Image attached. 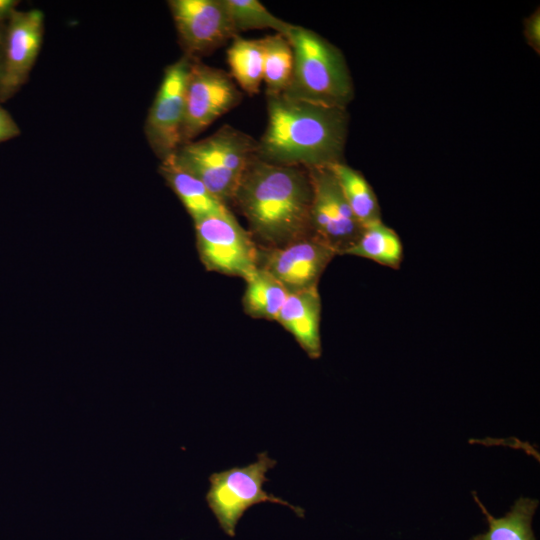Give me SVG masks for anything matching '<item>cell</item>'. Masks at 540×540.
Returning <instances> with one entry per match:
<instances>
[{
	"instance_id": "6da1fadb",
	"label": "cell",
	"mask_w": 540,
	"mask_h": 540,
	"mask_svg": "<svg viewBox=\"0 0 540 540\" xmlns=\"http://www.w3.org/2000/svg\"><path fill=\"white\" fill-rule=\"evenodd\" d=\"M312 189L305 168L255 157L243 173L233 201L251 235L275 248L311 235Z\"/></svg>"
},
{
	"instance_id": "7a4b0ae2",
	"label": "cell",
	"mask_w": 540,
	"mask_h": 540,
	"mask_svg": "<svg viewBox=\"0 0 540 540\" xmlns=\"http://www.w3.org/2000/svg\"><path fill=\"white\" fill-rule=\"evenodd\" d=\"M268 122L258 140L262 161L305 169L342 162L348 113L346 109L267 96Z\"/></svg>"
},
{
	"instance_id": "3957f363",
	"label": "cell",
	"mask_w": 540,
	"mask_h": 540,
	"mask_svg": "<svg viewBox=\"0 0 540 540\" xmlns=\"http://www.w3.org/2000/svg\"><path fill=\"white\" fill-rule=\"evenodd\" d=\"M294 54L284 97L346 109L353 99L352 78L341 51L316 32L295 25L287 38Z\"/></svg>"
},
{
	"instance_id": "277c9868",
	"label": "cell",
	"mask_w": 540,
	"mask_h": 540,
	"mask_svg": "<svg viewBox=\"0 0 540 540\" xmlns=\"http://www.w3.org/2000/svg\"><path fill=\"white\" fill-rule=\"evenodd\" d=\"M257 147L258 140L224 125L204 139L181 145L173 157L226 204L233 201L243 173L256 157Z\"/></svg>"
},
{
	"instance_id": "5b68a950",
	"label": "cell",
	"mask_w": 540,
	"mask_h": 540,
	"mask_svg": "<svg viewBox=\"0 0 540 540\" xmlns=\"http://www.w3.org/2000/svg\"><path fill=\"white\" fill-rule=\"evenodd\" d=\"M276 464L277 461L264 451L257 455V460L253 463L242 467L234 466L210 475V486L205 499L226 535L234 537L237 524L245 512L263 502L288 506L298 517H304V509L263 489L264 483L269 480L266 473Z\"/></svg>"
},
{
	"instance_id": "8992f818",
	"label": "cell",
	"mask_w": 540,
	"mask_h": 540,
	"mask_svg": "<svg viewBox=\"0 0 540 540\" xmlns=\"http://www.w3.org/2000/svg\"><path fill=\"white\" fill-rule=\"evenodd\" d=\"M197 247L208 270L243 278L259 266V248L232 213L195 222Z\"/></svg>"
},
{
	"instance_id": "52a82bcc",
	"label": "cell",
	"mask_w": 540,
	"mask_h": 540,
	"mask_svg": "<svg viewBox=\"0 0 540 540\" xmlns=\"http://www.w3.org/2000/svg\"><path fill=\"white\" fill-rule=\"evenodd\" d=\"M242 93L230 74L192 59L185 87L182 145L236 107Z\"/></svg>"
},
{
	"instance_id": "ba28073f",
	"label": "cell",
	"mask_w": 540,
	"mask_h": 540,
	"mask_svg": "<svg viewBox=\"0 0 540 540\" xmlns=\"http://www.w3.org/2000/svg\"><path fill=\"white\" fill-rule=\"evenodd\" d=\"M311 189V234L343 255L358 239L362 226L353 215L330 167L307 169Z\"/></svg>"
},
{
	"instance_id": "9c48e42d",
	"label": "cell",
	"mask_w": 540,
	"mask_h": 540,
	"mask_svg": "<svg viewBox=\"0 0 540 540\" xmlns=\"http://www.w3.org/2000/svg\"><path fill=\"white\" fill-rule=\"evenodd\" d=\"M191 61V58L183 55L165 68L147 115L145 134L150 147L161 161L173 155L182 145L185 87Z\"/></svg>"
},
{
	"instance_id": "30bf717a",
	"label": "cell",
	"mask_w": 540,
	"mask_h": 540,
	"mask_svg": "<svg viewBox=\"0 0 540 540\" xmlns=\"http://www.w3.org/2000/svg\"><path fill=\"white\" fill-rule=\"evenodd\" d=\"M171 15L184 55L211 53L237 34L225 0H170Z\"/></svg>"
},
{
	"instance_id": "8fae6325",
	"label": "cell",
	"mask_w": 540,
	"mask_h": 540,
	"mask_svg": "<svg viewBox=\"0 0 540 540\" xmlns=\"http://www.w3.org/2000/svg\"><path fill=\"white\" fill-rule=\"evenodd\" d=\"M336 255L331 247L311 234L281 247L259 249L258 266L291 293L317 287Z\"/></svg>"
},
{
	"instance_id": "7c38bea8",
	"label": "cell",
	"mask_w": 540,
	"mask_h": 540,
	"mask_svg": "<svg viewBox=\"0 0 540 540\" xmlns=\"http://www.w3.org/2000/svg\"><path fill=\"white\" fill-rule=\"evenodd\" d=\"M44 33V15L38 9L14 10L5 34L0 101L13 96L27 81L38 57Z\"/></svg>"
},
{
	"instance_id": "4fadbf2b",
	"label": "cell",
	"mask_w": 540,
	"mask_h": 540,
	"mask_svg": "<svg viewBox=\"0 0 540 540\" xmlns=\"http://www.w3.org/2000/svg\"><path fill=\"white\" fill-rule=\"evenodd\" d=\"M320 320L318 286L289 293L277 318L311 359L322 355Z\"/></svg>"
},
{
	"instance_id": "5bb4252c",
	"label": "cell",
	"mask_w": 540,
	"mask_h": 540,
	"mask_svg": "<svg viewBox=\"0 0 540 540\" xmlns=\"http://www.w3.org/2000/svg\"><path fill=\"white\" fill-rule=\"evenodd\" d=\"M159 170L194 222L208 216L231 213L226 204L214 196L200 180L180 167L173 155L161 161Z\"/></svg>"
},
{
	"instance_id": "9a60e30c",
	"label": "cell",
	"mask_w": 540,
	"mask_h": 540,
	"mask_svg": "<svg viewBox=\"0 0 540 540\" xmlns=\"http://www.w3.org/2000/svg\"><path fill=\"white\" fill-rule=\"evenodd\" d=\"M344 254L398 269L403 260V244L394 229L378 220L363 226L357 241Z\"/></svg>"
},
{
	"instance_id": "2e32d148",
	"label": "cell",
	"mask_w": 540,
	"mask_h": 540,
	"mask_svg": "<svg viewBox=\"0 0 540 540\" xmlns=\"http://www.w3.org/2000/svg\"><path fill=\"white\" fill-rule=\"evenodd\" d=\"M473 494L476 503L486 517L488 530L470 540H536L532 529V519L538 506V500L520 497L505 516L495 518L487 511L476 493Z\"/></svg>"
},
{
	"instance_id": "e0dca14e",
	"label": "cell",
	"mask_w": 540,
	"mask_h": 540,
	"mask_svg": "<svg viewBox=\"0 0 540 540\" xmlns=\"http://www.w3.org/2000/svg\"><path fill=\"white\" fill-rule=\"evenodd\" d=\"M245 282L246 289L243 296L245 312L253 318L277 321L289 294L287 289L261 267L248 276Z\"/></svg>"
},
{
	"instance_id": "ac0fdd59",
	"label": "cell",
	"mask_w": 540,
	"mask_h": 540,
	"mask_svg": "<svg viewBox=\"0 0 540 540\" xmlns=\"http://www.w3.org/2000/svg\"><path fill=\"white\" fill-rule=\"evenodd\" d=\"M231 77L247 94L255 95L263 81V49L260 39L236 35L227 49Z\"/></svg>"
},
{
	"instance_id": "d6986e66",
	"label": "cell",
	"mask_w": 540,
	"mask_h": 540,
	"mask_svg": "<svg viewBox=\"0 0 540 540\" xmlns=\"http://www.w3.org/2000/svg\"><path fill=\"white\" fill-rule=\"evenodd\" d=\"M356 220L363 227L381 220L377 196L364 176L357 170L338 162L329 166Z\"/></svg>"
},
{
	"instance_id": "ffe728a7",
	"label": "cell",
	"mask_w": 540,
	"mask_h": 540,
	"mask_svg": "<svg viewBox=\"0 0 540 540\" xmlns=\"http://www.w3.org/2000/svg\"><path fill=\"white\" fill-rule=\"evenodd\" d=\"M263 49V82L266 95H281L290 83L294 54L289 40L275 33L260 39Z\"/></svg>"
},
{
	"instance_id": "44dd1931",
	"label": "cell",
	"mask_w": 540,
	"mask_h": 540,
	"mask_svg": "<svg viewBox=\"0 0 540 540\" xmlns=\"http://www.w3.org/2000/svg\"><path fill=\"white\" fill-rule=\"evenodd\" d=\"M225 2L237 35L239 32L252 29H273L288 38L295 26L273 15L257 0H225Z\"/></svg>"
},
{
	"instance_id": "7402d4cb",
	"label": "cell",
	"mask_w": 540,
	"mask_h": 540,
	"mask_svg": "<svg viewBox=\"0 0 540 540\" xmlns=\"http://www.w3.org/2000/svg\"><path fill=\"white\" fill-rule=\"evenodd\" d=\"M524 35L527 43L537 52L540 51V13H532L524 22Z\"/></svg>"
},
{
	"instance_id": "603a6c76",
	"label": "cell",
	"mask_w": 540,
	"mask_h": 540,
	"mask_svg": "<svg viewBox=\"0 0 540 540\" xmlns=\"http://www.w3.org/2000/svg\"><path fill=\"white\" fill-rule=\"evenodd\" d=\"M19 134V126L10 113L0 105V143L13 139Z\"/></svg>"
},
{
	"instance_id": "cb8c5ba5",
	"label": "cell",
	"mask_w": 540,
	"mask_h": 540,
	"mask_svg": "<svg viewBox=\"0 0 540 540\" xmlns=\"http://www.w3.org/2000/svg\"><path fill=\"white\" fill-rule=\"evenodd\" d=\"M17 3V1L13 0H0V21L9 18Z\"/></svg>"
},
{
	"instance_id": "d4e9b609",
	"label": "cell",
	"mask_w": 540,
	"mask_h": 540,
	"mask_svg": "<svg viewBox=\"0 0 540 540\" xmlns=\"http://www.w3.org/2000/svg\"><path fill=\"white\" fill-rule=\"evenodd\" d=\"M3 54L0 53V82L2 76Z\"/></svg>"
},
{
	"instance_id": "484cf974",
	"label": "cell",
	"mask_w": 540,
	"mask_h": 540,
	"mask_svg": "<svg viewBox=\"0 0 540 540\" xmlns=\"http://www.w3.org/2000/svg\"><path fill=\"white\" fill-rule=\"evenodd\" d=\"M3 43V35H2V32L0 30V45Z\"/></svg>"
}]
</instances>
